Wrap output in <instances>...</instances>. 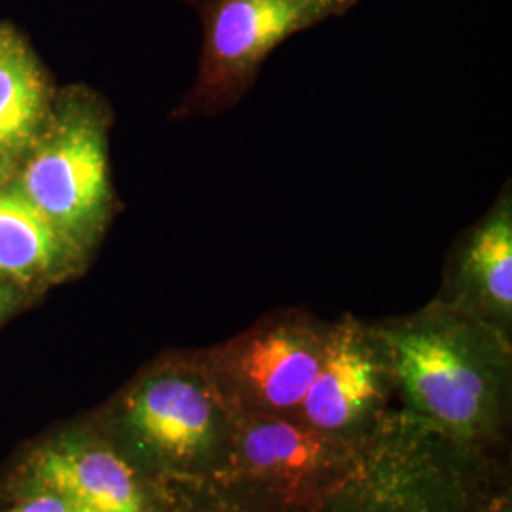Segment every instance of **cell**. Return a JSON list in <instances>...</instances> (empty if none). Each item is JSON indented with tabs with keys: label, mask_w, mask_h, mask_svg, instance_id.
Here are the masks:
<instances>
[{
	"label": "cell",
	"mask_w": 512,
	"mask_h": 512,
	"mask_svg": "<svg viewBox=\"0 0 512 512\" xmlns=\"http://www.w3.org/2000/svg\"><path fill=\"white\" fill-rule=\"evenodd\" d=\"M202 21L198 74L173 120L211 118L251 92L266 59L289 38L342 18L359 0H192Z\"/></svg>",
	"instance_id": "cell-1"
},
{
	"label": "cell",
	"mask_w": 512,
	"mask_h": 512,
	"mask_svg": "<svg viewBox=\"0 0 512 512\" xmlns=\"http://www.w3.org/2000/svg\"><path fill=\"white\" fill-rule=\"evenodd\" d=\"M109 126L101 99L74 90L35 141L19 177L25 198L86 251L101 238L114 211Z\"/></svg>",
	"instance_id": "cell-2"
},
{
	"label": "cell",
	"mask_w": 512,
	"mask_h": 512,
	"mask_svg": "<svg viewBox=\"0 0 512 512\" xmlns=\"http://www.w3.org/2000/svg\"><path fill=\"white\" fill-rule=\"evenodd\" d=\"M376 332L414 403L454 429L473 427L501 355L497 330L446 306Z\"/></svg>",
	"instance_id": "cell-3"
},
{
	"label": "cell",
	"mask_w": 512,
	"mask_h": 512,
	"mask_svg": "<svg viewBox=\"0 0 512 512\" xmlns=\"http://www.w3.org/2000/svg\"><path fill=\"white\" fill-rule=\"evenodd\" d=\"M329 332L304 319H277L234 342L222 361L262 401L294 408L321 368Z\"/></svg>",
	"instance_id": "cell-4"
},
{
	"label": "cell",
	"mask_w": 512,
	"mask_h": 512,
	"mask_svg": "<svg viewBox=\"0 0 512 512\" xmlns=\"http://www.w3.org/2000/svg\"><path fill=\"white\" fill-rule=\"evenodd\" d=\"M450 285L456 291L452 310L488 325L512 315V186L501 188L490 209L467 226L448 260Z\"/></svg>",
	"instance_id": "cell-5"
},
{
	"label": "cell",
	"mask_w": 512,
	"mask_h": 512,
	"mask_svg": "<svg viewBox=\"0 0 512 512\" xmlns=\"http://www.w3.org/2000/svg\"><path fill=\"white\" fill-rule=\"evenodd\" d=\"M384 366L387 355L376 330L355 321L330 329L321 368L302 401L306 416L319 429L346 427L376 397Z\"/></svg>",
	"instance_id": "cell-6"
},
{
	"label": "cell",
	"mask_w": 512,
	"mask_h": 512,
	"mask_svg": "<svg viewBox=\"0 0 512 512\" xmlns=\"http://www.w3.org/2000/svg\"><path fill=\"white\" fill-rule=\"evenodd\" d=\"M35 475L46 492L92 512H141L143 497L128 465L99 448H52L38 456Z\"/></svg>",
	"instance_id": "cell-7"
},
{
	"label": "cell",
	"mask_w": 512,
	"mask_h": 512,
	"mask_svg": "<svg viewBox=\"0 0 512 512\" xmlns=\"http://www.w3.org/2000/svg\"><path fill=\"white\" fill-rule=\"evenodd\" d=\"M131 414L152 444L177 458L200 450L213 423L205 387L177 370L147 380L135 393Z\"/></svg>",
	"instance_id": "cell-8"
},
{
	"label": "cell",
	"mask_w": 512,
	"mask_h": 512,
	"mask_svg": "<svg viewBox=\"0 0 512 512\" xmlns=\"http://www.w3.org/2000/svg\"><path fill=\"white\" fill-rule=\"evenodd\" d=\"M84 253L18 186L0 190V275L31 283L71 268Z\"/></svg>",
	"instance_id": "cell-9"
},
{
	"label": "cell",
	"mask_w": 512,
	"mask_h": 512,
	"mask_svg": "<svg viewBox=\"0 0 512 512\" xmlns=\"http://www.w3.org/2000/svg\"><path fill=\"white\" fill-rule=\"evenodd\" d=\"M46 116V84L23 38L0 57V148L19 152L37 139Z\"/></svg>",
	"instance_id": "cell-10"
},
{
	"label": "cell",
	"mask_w": 512,
	"mask_h": 512,
	"mask_svg": "<svg viewBox=\"0 0 512 512\" xmlns=\"http://www.w3.org/2000/svg\"><path fill=\"white\" fill-rule=\"evenodd\" d=\"M243 454L258 471L302 475L319 463L321 442L289 423H262L245 435Z\"/></svg>",
	"instance_id": "cell-11"
},
{
	"label": "cell",
	"mask_w": 512,
	"mask_h": 512,
	"mask_svg": "<svg viewBox=\"0 0 512 512\" xmlns=\"http://www.w3.org/2000/svg\"><path fill=\"white\" fill-rule=\"evenodd\" d=\"M10 512H92L80 505H76L73 501L61 497V495L46 492V494L37 495L29 501H25L23 505H19Z\"/></svg>",
	"instance_id": "cell-12"
},
{
	"label": "cell",
	"mask_w": 512,
	"mask_h": 512,
	"mask_svg": "<svg viewBox=\"0 0 512 512\" xmlns=\"http://www.w3.org/2000/svg\"><path fill=\"white\" fill-rule=\"evenodd\" d=\"M19 40H21V37L10 25H0V57L6 52H10Z\"/></svg>",
	"instance_id": "cell-13"
},
{
	"label": "cell",
	"mask_w": 512,
	"mask_h": 512,
	"mask_svg": "<svg viewBox=\"0 0 512 512\" xmlns=\"http://www.w3.org/2000/svg\"><path fill=\"white\" fill-rule=\"evenodd\" d=\"M12 156H14L12 152L0 148V190H2L4 183L8 181L10 173H12Z\"/></svg>",
	"instance_id": "cell-14"
},
{
	"label": "cell",
	"mask_w": 512,
	"mask_h": 512,
	"mask_svg": "<svg viewBox=\"0 0 512 512\" xmlns=\"http://www.w3.org/2000/svg\"><path fill=\"white\" fill-rule=\"evenodd\" d=\"M4 304H6V293L0 289V313L4 310Z\"/></svg>",
	"instance_id": "cell-15"
}]
</instances>
